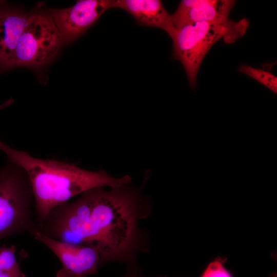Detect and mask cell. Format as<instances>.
<instances>
[{"mask_svg": "<svg viewBox=\"0 0 277 277\" xmlns=\"http://www.w3.org/2000/svg\"><path fill=\"white\" fill-rule=\"evenodd\" d=\"M29 14L0 7V70L15 68L17 46Z\"/></svg>", "mask_w": 277, "mask_h": 277, "instance_id": "obj_9", "label": "cell"}, {"mask_svg": "<svg viewBox=\"0 0 277 277\" xmlns=\"http://www.w3.org/2000/svg\"><path fill=\"white\" fill-rule=\"evenodd\" d=\"M62 43L58 31L49 14H30L17 46L15 68L48 64L56 56Z\"/></svg>", "mask_w": 277, "mask_h": 277, "instance_id": "obj_5", "label": "cell"}, {"mask_svg": "<svg viewBox=\"0 0 277 277\" xmlns=\"http://www.w3.org/2000/svg\"><path fill=\"white\" fill-rule=\"evenodd\" d=\"M235 4L232 0H182L171 14L174 29L202 22H225Z\"/></svg>", "mask_w": 277, "mask_h": 277, "instance_id": "obj_8", "label": "cell"}, {"mask_svg": "<svg viewBox=\"0 0 277 277\" xmlns=\"http://www.w3.org/2000/svg\"><path fill=\"white\" fill-rule=\"evenodd\" d=\"M114 8V0H79L72 6L49 9L62 43H70L96 23L107 10Z\"/></svg>", "mask_w": 277, "mask_h": 277, "instance_id": "obj_6", "label": "cell"}, {"mask_svg": "<svg viewBox=\"0 0 277 277\" xmlns=\"http://www.w3.org/2000/svg\"><path fill=\"white\" fill-rule=\"evenodd\" d=\"M0 277H26L24 273L20 274H14L11 273H2L0 274Z\"/></svg>", "mask_w": 277, "mask_h": 277, "instance_id": "obj_14", "label": "cell"}, {"mask_svg": "<svg viewBox=\"0 0 277 277\" xmlns=\"http://www.w3.org/2000/svg\"><path fill=\"white\" fill-rule=\"evenodd\" d=\"M0 150L27 173L32 187L36 221L39 225L54 208L87 190L129 185L132 181L128 175L116 178L103 169L93 171L73 163L38 159L1 141Z\"/></svg>", "mask_w": 277, "mask_h": 277, "instance_id": "obj_2", "label": "cell"}, {"mask_svg": "<svg viewBox=\"0 0 277 277\" xmlns=\"http://www.w3.org/2000/svg\"><path fill=\"white\" fill-rule=\"evenodd\" d=\"M249 22L247 18L238 22H202L183 25L175 29L171 36L172 57L179 61L185 70L189 85L195 89L200 66L207 52L218 41L234 43L245 34Z\"/></svg>", "mask_w": 277, "mask_h": 277, "instance_id": "obj_3", "label": "cell"}, {"mask_svg": "<svg viewBox=\"0 0 277 277\" xmlns=\"http://www.w3.org/2000/svg\"><path fill=\"white\" fill-rule=\"evenodd\" d=\"M33 192L26 171L9 159L0 166V241L14 235L41 232L32 215Z\"/></svg>", "mask_w": 277, "mask_h": 277, "instance_id": "obj_4", "label": "cell"}, {"mask_svg": "<svg viewBox=\"0 0 277 277\" xmlns=\"http://www.w3.org/2000/svg\"><path fill=\"white\" fill-rule=\"evenodd\" d=\"M238 71L258 81L276 93L277 77L271 72L245 64L242 65Z\"/></svg>", "mask_w": 277, "mask_h": 277, "instance_id": "obj_12", "label": "cell"}, {"mask_svg": "<svg viewBox=\"0 0 277 277\" xmlns=\"http://www.w3.org/2000/svg\"><path fill=\"white\" fill-rule=\"evenodd\" d=\"M124 277H147L144 276L142 275H138L136 272L134 271H131L129 273H128ZM153 277H166L165 276H153Z\"/></svg>", "mask_w": 277, "mask_h": 277, "instance_id": "obj_15", "label": "cell"}, {"mask_svg": "<svg viewBox=\"0 0 277 277\" xmlns=\"http://www.w3.org/2000/svg\"><path fill=\"white\" fill-rule=\"evenodd\" d=\"M14 102L13 98H9L4 102L3 103L0 105V111L5 108H7L11 106Z\"/></svg>", "mask_w": 277, "mask_h": 277, "instance_id": "obj_13", "label": "cell"}, {"mask_svg": "<svg viewBox=\"0 0 277 277\" xmlns=\"http://www.w3.org/2000/svg\"><path fill=\"white\" fill-rule=\"evenodd\" d=\"M114 8L125 10L141 26L161 29L170 37L174 32L171 14L160 0H114Z\"/></svg>", "mask_w": 277, "mask_h": 277, "instance_id": "obj_10", "label": "cell"}, {"mask_svg": "<svg viewBox=\"0 0 277 277\" xmlns=\"http://www.w3.org/2000/svg\"><path fill=\"white\" fill-rule=\"evenodd\" d=\"M32 236L46 245L61 262L62 267L56 277H88L97 274L100 259L94 247L66 243L41 232Z\"/></svg>", "mask_w": 277, "mask_h": 277, "instance_id": "obj_7", "label": "cell"}, {"mask_svg": "<svg viewBox=\"0 0 277 277\" xmlns=\"http://www.w3.org/2000/svg\"><path fill=\"white\" fill-rule=\"evenodd\" d=\"M150 174L146 172L136 188L125 185L87 190L75 201L64 203L50 212L49 223L61 242L94 247L99 267L121 262L133 267L140 240V220L150 213V201L143 190Z\"/></svg>", "mask_w": 277, "mask_h": 277, "instance_id": "obj_1", "label": "cell"}, {"mask_svg": "<svg viewBox=\"0 0 277 277\" xmlns=\"http://www.w3.org/2000/svg\"><path fill=\"white\" fill-rule=\"evenodd\" d=\"M16 250L15 245L0 247V274H20L24 273L16 260Z\"/></svg>", "mask_w": 277, "mask_h": 277, "instance_id": "obj_11", "label": "cell"}]
</instances>
